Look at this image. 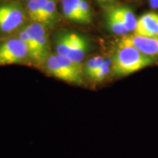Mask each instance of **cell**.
Here are the masks:
<instances>
[{
	"instance_id": "obj_9",
	"label": "cell",
	"mask_w": 158,
	"mask_h": 158,
	"mask_svg": "<svg viewBox=\"0 0 158 158\" xmlns=\"http://www.w3.org/2000/svg\"><path fill=\"white\" fill-rule=\"evenodd\" d=\"M63 14L67 19L82 24H89L83 15L79 0H62Z\"/></svg>"
},
{
	"instance_id": "obj_11",
	"label": "cell",
	"mask_w": 158,
	"mask_h": 158,
	"mask_svg": "<svg viewBox=\"0 0 158 158\" xmlns=\"http://www.w3.org/2000/svg\"><path fill=\"white\" fill-rule=\"evenodd\" d=\"M18 37L20 39H21L23 42L25 43V44L27 45V48L29 49V55H30V58L32 59L33 61H35L37 63H43V61L41 57L40 53L38 48H37L36 43L34 41L31 37L29 36L28 33L24 29H22L21 30L19 31V34H18Z\"/></svg>"
},
{
	"instance_id": "obj_2",
	"label": "cell",
	"mask_w": 158,
	"mask_h": 158,
	"mask_svg": "<svg viewBox=\"0 0 158 158\" xmlns=\"http://www.w3.org/2000/svg\"><path fill=\"white\" fill-rule=\"evenodd\" d=\"M45 70L51 76L74 84H83L81 64L59 54L50 55L45 60Z\"/></svg>"
},
{
	"instance_id": "obj_16",
	"label": "cell",
	"mask_w": 158,
	"mask_h": 158,
	"mask_svg": "<svg viewBox=\"0 0 158 158\" xmlns=\"http://www.w3.org/2000/svg\"><path fill=\"white\" fill-rule=\"evenodd\" d=\"M27 13L34 22L42 23V18H41L40 11L37 0H29L27 3Z\"/></svg>"
},
{
	"instance_id": "obj_5",
	"label": "cell",
	"mask_w": 158,
	"mask_h": 158,
	"mask_svg": "<svg viewBox=\"0 0 158 158\" xmlns=\"http://www.w3.org/2000/svg\"><path fill=\"white\" fill-rule=\"evenodd\" d=\"M118 44L131 45L150 56H158V37H144L135 34L124 35Z\"/></svg>"
},
{
	"instance_id": "obj_17",
	"label": "cell",
	"mask_w": 158,
	"mask_h": 158,
	"mask_svg": "<svg viewBox=\"0 0 158 158\" xmlns=\"http://www.w3.org/2000/svg\"><path fill=\"white\" fill-rule=\"evenodd\" d=\"M111 63L112 61L109 59L105 60L102 66L97 70V72L92 76V80H94V81H101L103 80L110 72V64H111Z\"/></svg>"
},
{
	"instance_id": "obj_18",
	"label": "cell",
	"mask_w": 158,
	"mask_h": 158,
	"mask_svg": "<svg viewBox=\"0 0 158 158\" xmlns=\"http://www.w3.org/2000/svg\"><path fill=\"white\" fill-rule=\"evenodd\" d=\"M149 3L153 9L158 8V0H149Z\"/></svg>"
},
{
	"instance_id": "obj_12",
	"label": "cell",
	"mask_w": 158,
	"mask_h": 158,
	"mask_svg": "<svg viewBox=\"0 0 158 158\" xmlns=\"http://www.w3.org/2000/svg\"><path fill=\"white\" fill-rule=\"evenodd\" d=\"M73 33V32L62 33L57 36L55 41V48L57 54L67 56L72 44Z\"/></svg>"
},
{
	"instance_id": "obj_10",
	"label": "cell",
	"mask_w": 158,
	"mask_h": 158,
	"mask_svg": "<svg viewBox=\"0 0 158 158\" xmlns=\"http://www.w3.org/2000/svg\"><path fill=\"white\" fill-rule=\"evenodd\" d=\"M109 12L119 19L129 32L135 30L137 25V20L133 11L130 8L126 7H116L110 10Z\"/></svg>"
},
{
	"instance_id": "obj_3",
	"label": "cell",
	"mask_w": 158,
	"mask_h": 158,
	"mask_svg": "<svg viewBox=\"0 0 158 158\" xmlns=\"http://www.w3.org/2000/svg\"><path fill=\"white\" fill-rule=\"evenodd\" d=\"M24 9L19 2L13 1H0V35L12 34L24 23Z\"/></svg>"
},
{
	"instance_id": "obj_1",
	"label": "cell",
	"mask_w": 158,
	"mask_h": 158,
	"mask_svg": "<svg viewBox=\"0 0 158 158\" xmlns=\"http://www.w3.org/2000/svg\"><path fill=\"white\" fill-rule=\"evenodd\" d=\"M155 62L153 56L143 54L131 45L118 44L112 59V71L116 76H127Z\"/></svg>"
},
{
	"instance_id": "obj_19",
	"label": "cell",
	"mask_w": 158,
	"mask_h": 158,
	"mask_svg": "<svg viewBox=\"0 0 158 158\" xmlns=\"http://www.w3.org/2000/svg\"><path fill=\"white\" fill-rule=\"evenodd\" d=\"M98 2H101V3H105V2H113L114 0H97Z\"/></svg>"
},
{
	"instance_id": "obj_7",
	"label": "cell",
	"mask_w": 158,
	"mask_h": 158,
	"mask_svg": "<svg viewBox=\"0 0 158 158\" xmlns=\"http://www.w3.org/2000/svg\"><path fill=\"white\" fill-rule=\"evenodd\" d=\"M134 34L144 37H158V14L152 12L145 13L137 20Z\"/></svg>"
},
{
	"instance_id": "obj_15",
	"label": "cell",
	"mask_w": 158,
	"mask_h": 158,
	"mask_svg": "<svg viewBox=\"0 0 158 158\" xmlns=\"http://www.w3.org/2000/svg\"><path fill=\"white\" fill-rule=\"evenodd\" d=\"M104 62L105 59L102 56H94L89 59L84 69L85 73L89 78H92L97 70L102 66Z\"/></svg>"
},
{
	"instance_id": "obj_4",
	"label": "cell",
	"mask_w": 158,
	"mask_h": 158,
	"mask_svg": "<svg viewBox=\"0 0 158 158\" xmlns=\"http://www.w3.org/2000/svg\"><path fill=\"white\" fill-rule=\"evenodd\" d=\"M29 58V49L19 37L0 40V67L21 64Z\"/></svg>"
},
{
	"instance_id": "obj_8",
	"label": "cell",
	"mask_w": 158,
	"mask_h": 158,
	"mask_svg": "<svg viewBox=\"0 0 158 158\" xmlns=\"http://www.w3.org/2000/svg\"><path fill=\"white\" fill-rule=\"evenodd\" d=\"M89 49V42L86 37L76 33H73V41L67 57L74 62L81 64L84 60Z\"/></svg>"
},
{
	"instance_id": "obj_13",
	"label": "cell",
	"mask_w": 158,
	"mask_h": 158,
	"mask_svg": "<svg viewBox=\"0 0 158 158\" xmlns=\"http://www.w3.org/2000/svg\"><path fill=\"white\" fill-rule=\"evenodd\" d=\"M57 11L55 0H48L45 5L43 13V24L45 27H50L56 21Z\"/></svg>"
},
{
	"instance_id": "obj_14",
	"label": "cell",
	"mask_w": 158,
	"mask_h": 158,
	"mask_svg": "<svg viewBox=\"0 0 158 158\" xmlns=\"http://www.w3.org/2000/svg\"><path fill=\"white\" fill-rule=\"evenodd\" d=\"M107 23L110 30L116 35L124 36V35H127L129 32L123 23L119 21V19H117L113 13L109 11H108L107 16Z\"/></svg>"
},
{
	"instance_id": "obj_6",
	"label": "cell",
	"mask_w": 158,
	"mask_h": 158,
	"mask_svg": "<svg viewBox=\"0 0 158 158\" xmlns=\"http://www.w3.org/2000/svg\"><path fill=\"white\" fill-rule=\"evenodd\" d=\"M29 36L34 40L38 48L43 62H45L49 55L48 38L45 26L38 22H34L26 26L23 28Z\"/></svg>"
}]
</instances>
